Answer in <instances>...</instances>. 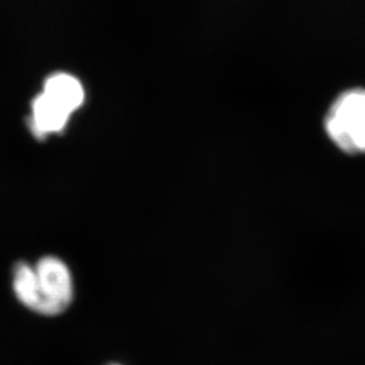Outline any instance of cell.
<instances>
[{
    "label": "cell",
    "instance_id": "obj_4",
    "mask_svg": "<svg viewBox=\"0 0 365 365\" xmlns=\"http://www.w3.org/2000/svg\"><path fill=\"white\" fill-rule=\"evenodd\" d=\"M42 93L71 115L86 102V90L76 76L68 72H56L45 78Z\"/></svg>",
    "mask_w": 365,
    "mask_h": 365
},
{
    "label": "cell",
    "instance_id": "obj_1",
    "mask_svg": "<svg viewBox=\"0 0 365 365\" xmlns=\"http://www.w3.org/2000/svg\"><path fill=\"white\" fill-rule=\"evenodd\" d=\"M327 135L346 153H365V90L339 95L327 115Z\"/></svg>",
    "mask_w": 365,
    "mask_h": 365
},
{
    "label": "cell",
    "instance_id": "obj_5",
    "mask_svg": "<svg viewBox=\"0 0 365 365\" xmlns=\"http://www.w3.org/2000/svg\"><path fill=\"white\" fill-rule=\"evenodd\" d=\"M13 291L27 310L36 313L37 309V284L34 265L26 261H19L13 268Z\"/></svg>",
    "mask_w": 365,
    "mask_h": 365
},
{
    "label": "cell",
    "instance_id": "obj_3",
    "mask_svg": "<svg viewBox=\"0 0 365 365\" xmlns=\"http://www.w3.org/2000/svg\"><path fill=\"white\" fill-rule=\"evenodd\" d=\"M71 114L64 108L56 105L42 92L33 99L31 113L29 117V128L37 138L57 134L66 129Z\"/></svg>",
    "mask_w": 365,
    "mask_h": 365
},
{
    "label": "cell",
    "instance_id": "obj_2",
    "mask_svg": "<svg viewBox=\"0 0 365 365\" xmlns=\"http://www.w3.org/2000/svg\"><path fill=\"white\" fill-rule=\"evenodd\" d=\"M37 284L36 313L56 317L66 313L75 299V282L66 261L56 256L41 257L34 264Z\"/></svg>",
    "mask_w": 365,
    "mask_h": 365
}]
</instances>
